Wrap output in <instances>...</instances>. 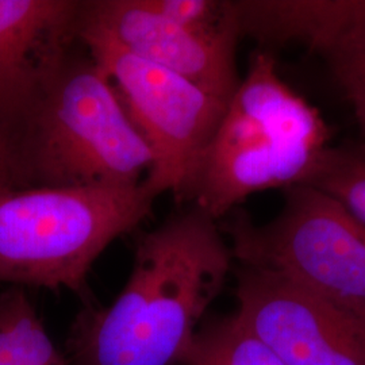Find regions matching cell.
Returning <instances> with one entry per match:
<instances>
[{"mask_svg": "<svg viewBox=\"0 0 365 365\" xmlns=\"http://www.w3.org/2000/svg\"><path fill=\"white\" fill-rule=\"evenodd\" d=\"M155 199L143 182L129 188L0 185V284L68 289L86 300L93 262L144 221Z\"/></svg>", "mask_w": 365, "mask_h": 365, "instance_id": "cell-4", "label": "cell"}, {"mask_svg": "<svg viewBox=\"0 0 365 365\" xmlns=\"http://www.w3.org/2000/svg\"><path fill=\"white\" fill-rule=\"evenodd\" d=\"M0 185L21 188L11 145L0 131Z\"/></svg>", "mask_w": 365, "mask_h": 365, "instance_id": "cell-14", "label": "cell"}, {"mask_svg": "<svg viewBox=\"0 0 365 365\" xmlns=\"http://www.w3.org/2000/svg\"><path fill=\"white\" fill-rule=\"evenodd\" d=\"M272 221L256 225L242 210L220 223L233 260L277 274L365 321V226L313 187L283 191Z\"/></svg>", "mask_w": 365, "mask_h": 365, "instance_id": "cell-5", "label": "cell"}, {"mask_svg": "<svg viewBox=\"0 0 365 365\" xmlns=\"http://www.w3.org/2000/svg\"><path fill=\"white\" fill-rule=\"evenodd\" d=\"M83 22L128 52L182 76L225 103L240 86L238 36L184 26L152 11L144 0H87Z\"/></svg>", "mask_w": 365, "mask_h": 365, "instance_id": "cell-9", "label": "cell"}, {"mask_svg": "<svg viewBox=\"0 0 365 365\" xmlns=\"http://www.w3.org/2000/svg\"><path fill=\"white\" fill-rule=\"evenodd\" d=\"M321 113L253 53L197 170L191 203L222 221L248 196L307 185L331 148Z\"/></svg>", "mask_w": 365, "mask_h": 365, "instance_id": "cell-2", "label": "cell"}, {"mask_svg": "<svg viewBox=\"0 0 365 365\" xmlns=\"http://www.w3.org/2000/svg\"><path fill=\"white\" fill-rule=\"evenodd\" d=\"M13 155L21 188H129L144 182L153 164L84 45L39 96L13 141Z\"/></svg>", "mask_w": 365, "mask_h": 365, "instance_id": "cell-3", "label": "cell"}, {"mask_svg": "<svg viewBox=\"0 0 365 365\" xmlns=\"http://www.w3.org/2000/svg\"><path fill=\"white\" fill-rule=\"evenodd\" d=\"M0 365H69L25 288L0 291Z\"/></svg>", "mask_w": 365, "mask_h": 365, "instance_id": "cell-11", "label": "cell"}, {"mask_svg": "<svg viewBox=\"0 0 365 365\" xmlns=\"http://www.w3.org/2000/svg\"><path fill=\"white\" fill-rule=\"evenodd\" d=\"M307 187L337 200L365 226V140L331 145Z\"/></svg>", "mask_w": 365, "mask_h": 365, "instance_id": "cell-13", "label": "cell"}, {"mask_svg": "<svg viewBox=\"0 0 365 365\" xmlns=\"http://www.w3.org/2000/svg\"><path fill=\"white\" fill-rule=\"evenodd\" d=\"M298 42L327 60L365 140V0H313Z\"/></svg>", "mask_w": 365, "mask_h": 365, "instance_id": "cell-10", "label": "cell"}, {"mask_svg": "<svg viewBox=\"0 0 365 365\" xmlns=\"http://www.w3.org/2000/svg\"><path fill=\"white\" fill-rule=\"evenodd\" d=\"M237 318L284 365H365V321L277 274L238 265Z\"/></svg>", "mask_w": 365, "mask_h": 365, "instance_id": "cell-7", "label": "cell"}, {"mask_svg": "<svg viewBox=\"0 0 365 365\" xmlns=\"http://www.w3.org/2000/svg\"><path fill=\"white\" fill-rule=\"evenodd\" d=\"M80 42L103 71L153 164L143 182L150 195L190 202L196 175L225 115L221 99L143 60L81 21Z\"/></svg>", "mask_w": 365, "mask_h": 365, "instance_id": "cell-6", "label": "cell"}, {"mask_svg": "<svg viewBox=\"0 0 365 365\" xmlns=\"http://www.w3.org/2000/svg\"><path fill=\"white\" fill-rule=\"evenodd\" d=\"M232 265L220 222L194 206L172 215L138 237L115 300L78 314L68 364L182 365Z\"/></svg>", "mask_w": 365, "mask_h": 365, "instance_id": "cell-1", "label": "cell"}, {"mask_svg": "<svg viewBox=\"0 0 365 365\" xmlns=\"http://www.w3.org/2000/svg\"><path fill=\"white\" fill-rule=\"evenodd\" d=\"M182 365H284L235 314L200 327Z\"/></svg>", "mask_w": 365, "mask_h": 365, "instance_id": "cell-12", "label": "cell"}, {"mask_svg": "<svg viewBox=\"0 0 365 365\" xmlns=\"http://www.w3.org/2000/svg\"><path fill=\"white\" fill-rule=\"evenodd\" d=\"M86 0H0V131L11 145L80 42Z\"/></svg>", "mask_w": 365, "mask_h": 365, "instance_id": "cell-8", "label": "cell"}]
</instances>
